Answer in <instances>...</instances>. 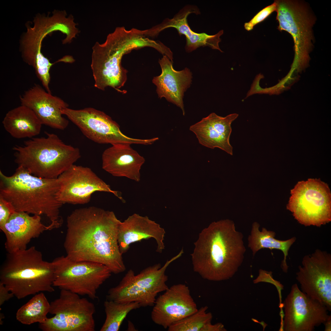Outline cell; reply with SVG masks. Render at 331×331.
<instances>
[{"label":"cell","instance_id":"1","mask_svg":"<svg viewBox=\"0 0 331 331\" xmlns=\"http://www.w3.org/2000/svg\"><path fill=\"white\" fill-rule=\"evenodd\" d=\"M120 222L113 211L98 207L75 210L67 218L66 256L103 264L115 274L123 272L126 267L118 241Z\"/></svg>","mask_w":331,"mask_h":331},{"label":"cell","instance_id":"2","mask_svg":"<svg viewBox=\"0 0 331 331\" xmlns=\"http://www.w3.org/2000/svg\"><path fill=\"white\" fill-rule=\"evenodd\" d=\"M242 234L234 222H214L199 233L191 254L193 271L203 279L219 281L232 277L241 266L246 249Z\"/></svg>","mask_w":331,"mask_h":331},{"label":"cell","instance_id":"3","mask_svg":"<svg viewBox=\"0 0 331 331\" xmlns=\"http://www.w3.org/2000/svg\"><path fill=\"white\" fill-rule=\"evenodd\" d=\"M58 187L57 178L37 177L21 166L10 176L0 171V197L16 212L46 216L50 222L49 230L59 228L63 223L60 214L63 204L56 196Z\"/></svg>","mask_w":331,"mask_h":331},{"label":"cell","instance_id":"4","mask_svg":"<svg viewBox=\"0 0 331 331\" xmlns=\"http://www.w3.org/2000/svg\"><path fill=\"white\" fill-rule=\"evenodd\" d=\"M150 43L143 30H127L124 27L116 28L103 43H96L92 48L91 65L94 86L102 90L110 86L125 93L120 89L127 80V72L121 65L122 57L133 49L149 47Z\"/></svg>","mask_w":331,"mask_h":331},{"label":"cell","instance_id":"5","mask_svg":"<svg viewBox=\"0 0 331 331\" xmlns=\"http://www.w3.org/2000/svg\"><path fill=\"white\" fill-rule=\"evenodd\" d=\"M54 268L34 246L8 253L0 269V282L18 299L54 291Z\"/></svg>","mask_w":331,"mask_h":331},{"label":"cell","instance_id":"6","mask_svg":"<svg viewBox=\"0 0 331 331\" xmlns=\"http://www.w3.org/2000/svg\"><path fill=\"white\" fill-rule=\"evenodd\" d=\"M34 137L13 147L18 166L40 177L56 179L81 157L79 149L65 144L55 134Z\"/></svg>","mask_w":331,"mask_h":331},{"label":"cell","instance_id":"7","mask_svg":"<svg viewBox=\"0 0 331 331\" xmlns=\"http://www.w3.org/2000/svg\"><path fill=\"white\" fill-rule=\"evenodd\" d=\"M183 253L181 250L162 267L160 264H156L137 275L132 270H129L117 286L108 290L107 299L122 303L136 302L141 307L153 306L158 294L169 288L165 273L167 267Z\"/></svg>","mask_w":331,"mask_h":331},{"label":"cell","instance_id":"8","mask_svg":"<svg viewBox=\"0 0 331 331\" xmlns=\"http://www.w3.org/2000/svg\"><path fill=\"white\" fill-rule=\"evenodd\" d=\"M290 193L287 209L299 223L320 227L331 221V193L327 183L309 178L298 182Z\"/></svg>","mask_w":331,"mask_h":331},{"label":"cell","instance_id":"9","mask_svg":"<svg viewBox=\"0 0 331 331\" xmlns=\"http://www.w3.org/2000/svg\"><path fill=\"white\" fill-rule=\"evenodd\" d=\"M53 286L93 300L98 298L97 291L112 273L106 266L88 261H75L66 256L55 258Z\"/></svg>","mask_w":331,"mask_h":331},{"label":"cell","instance_id":"10","mask_svg":"<svg viewBox=\"0 0 331 331\" xmlns=\"http://www.w3.org/2000/svg\"><path fill=\"white\" fill-rule=\"evenodd\" d=\"M278 29L292 36L294 43V68L305 66L313 46V27L316 18L308 5L297 0H276Z\"/></svg>","mask_w":331,"mask_h":331},{"label":"cell","instance_id":"11","mask_svg":"<svg viewBox=\"0 0 331 331\" xmlns=\"http://www.w3.org/2000/svg\"><path fill=\"white\" fill-rule=\"evenodd\" d=\"M50 304L49 313L54 315L39 323L42 331H95V306L87 299L61 290L59 297Z\"/></svg>","mask_w":331,"mask_h":331},{"label":"cell","instance_id":"12","mask_svg":"<svg viewBox=\"0 0 331 331\" xmlns=\"http://www.w3.org/2000/svg\"><path fill=\"white\" fill-rule=\"evenodd\" d=\"M65 115L87 138L101 144L127 143L151 145L154 138L140 139L127 136L121 131L119 124L104 112L91 107L80 109L66 108L62 110Z\"/></svg>","mask_w":331,"mask_h":331},{"label":"cell","instance_id":"13","mask_svg":"<svg viewBox=\"0 0 331 331\" xmlns=\"http://www.w3.org/2000/svg\"><path fill=\"white\" fill-rule=\"evenodd\" d=\"M56 196L62 204H83L88 203L97 192L111 193L123 200L118 191L100 178L90 168L74 164L57 178Z\"/></svg>","mask_w":331,"mask_h":331},{"label":"cell","instance_id":"14","mask_svg":"<svg viewBox=\"0 0 331 331\" xmlns=\"http://www.w3.org/2000/svg\"><path fill=\"white\" fill-rule=\"evenodd\" d=\"M283 306L284 331H313L331 317L325 305L303 292L296 283L292 286Z\"/></svg>","mask_w":331,"mask_h":331},{"label":"cell","instance_id":"15","mask_svg":"<svg viewBox=\"0 0 331 331\" xmlns=\"http://www.w3.org/2000/svg\"><path fill=\"white\" fill-rule=\"evenodd\" d=\"M296 279L301 290L331 310V255L316 249L302 258Z\"/></svg>","mask_w":331,"mask_h":331},{"label":"cell","instance_id":"16","mask_svg":"<svg viewBox=\"0 0 331 331\" xmlns=\"http://www.w3.org/2000/svg\"><path fill=\"white\" fill-rule=\"evenodd\" d=\"M198 309L189 287L185 284L178 283L169 287L157 298L151 317L155 324L168 329Z\"/></svg>","mask_w":331,"mask_h":331},{"label":"cell","instance_id":"17","mask_svg":"<svg viewBox=\"0 0 331 331\" xmlns=\"http://www.w3.org/2000/svg\"><path fill=\"white\" fill-rule=\"evenodd\" d=\"M19 98L21 105L32 110L43 125L59 130L67 127L69 121L63 117L62 110L68 107V105L39 85L35 84Z\"/></svg>","mask_w":331,"mask_h":331},{"label":"cell","instance_id":"18","mask_svg":"<svg viewBox=\"0 0 331 331\" xmlns=\"http://www.w3.org/2000/svg\"><path fill=\"white\" fill-rule=\"evenodd\" d=\"M192 13L196 14L200 13L197 7L191 5L185 6L173 18H166L161 23L145 30V35L148 37H154L166 29L174 28L177 30L180 35H183L185 36V49L187 52H191L200 47L208 46L223 52L219 47V43L221 41L220 37L223 34V30H221L214 35L194 32L190 27L187 21L188 16Z\"/></svg>","mask_w":331,"mask_h":331},{"label":"cell","instance_id":"19","mask_svg":"<svg viewBox=\"0 0 331 331\" xmlns=\"http://www.w3.org/2000/svg\"><path fill=\"white\" fill-rule=\"evenodd\" d=\"M0 230L5 235V249L10 253L27 249L32 239L38 237L48 228L42 223L40 216L15 212Z\"/></svg>","mask_w":331,"mask_h":331},{"label":"cell","instance_id":"20","mask_svg":"<svg viewBox=\"0 0 331 331\" xmlns=\"http://www.w3.org/2000/svg\"><path fill=\"white\" fill-rule=\"evenodd\" d=\"M238 116L234 113L223 117L212 112L191 126L189 130L202 145L212 149L218 148L233 155V148L230 143L231 124Z\"/></svg>","mask_w":331,"mask_h":331},{"label":"cell","instance_id":"21","mask_svg":"<svg viewBox=\"0 0 331 331\" xmlns=\"http://www.w3.org/2000/svg\"><path fill=\"white\" fill-rule=\"evenodd\" d=\"M159 63L162 73L152 79L156 86L158 96L160 98L165 97L180 108L185 115L183 98L185 92L191 84L192 73L187 68L180 71L174 70L173 62L166 55L159 59Z\"/></svg>","mask_w":331,"mask_h":331},{"label":"cell","instance_id":"22","mask_svg":"<svg viewBox=\"0 0 331 331\" xmlns=\"http://www.w3.org/2000/svg\"><path fill=\"white\" fill-rule=\"evenodd\" d=\"M165 234L159 224L148 216L134 213L120 223L118 241L120 251L123 254L127 251L131 244L152 238L157 244V251L161 253L165 247L163 241Z\"/></svg>","mask_w":331,"mask_h":331},{"label":"cell","instance_id":"23","mask_svg":"<svg viewBox=\"0 0 331 331\" xmlns=\"http://www.w3.org/2000/svg\"><path fill=\"white\" fill-rule=\"evenodd\" d=\"M130 145L116 144L105 149L102 155V168L114 176L139 182L140 170L145 159Z\"/></svg>","mask_w":331,"mask_h":331},{"label":"cell","instance_id":"24","mask_svg":"<svg viewBox=\"0 0 331 331\" xmlns=\"http://www.w3.org/2000/svg\"><path fill=\"white\" fill-rule=\"evenodd\" d=\"M2 123L6 131L17 139L35 137L43 125L32 110L21 105L8 112Z\"/></svg>","mask_w":331,"mask_h":331},{"label":"cell","instance_id":"25","mask_svg":"<svg viewBox=\"0 0 331 331\" xmlns=\"http://www.w3.org/2000/svg\"><path fill=\"white\" fill-rule=\"evenodd\" d=\"M260 227L259 223L254 222L252 225L250 233L248 238V246L251 250L253 256L258 251L263 249L280 250L282 252L284 256L281 264V268L284 272H287L288 266L286 262L287 257L291 247L296 241V237H293L285 240H278L275 238L276 233L274 231L268 230L264 227H263L260 231Z\"/></svg>","mask_w":331,"mask_h":331},{"label":"cell","instance_id":"26","mask_svg":"<svg viewBox=\"0 0 331 331\" xmlns=\"http://www.w3.org/2000/svg\"><path fill=\"white\" fill-rule=\"evenodd\" d=\"M50 304L44 294L38 293L26 303L21 306L17 312L16 318L21 323L30 325L38 322H44L48 318Z\"/></svg>","mask_w":331,"mask_h":331},{"label":"cell","instance_id":"27","mask_svg":"<svg viewBox=\"0 0 331 331\" xmlns=\"http://www.w3.org/2000/svg\"><path fill=\"white\" fill-rule=\"evenodd\" d=\"M105 321L100 331H118L131 311L141 307L136 302L122 303L106 299L104 303Z\"/></svg>","mask_w":331,"mask_h":331},{"label":"cell","instance_id":"28","mask_svg":"<svg viewBox=\"0 0 331 331\" xmlns=\"http://www.w3.org/2000/svg\"><path fill=\"white\" fill-rule=\"evenodd\" d=\"M208 307L202 306L194 313L173 323L168 331H201L207 323L211 322L212 315L207 312Z\"/></svg>","mask_w":331,"mask_h":331},{"label":"cell","instance_id":"29","mask_svg":"<svg viewBox=\"0 0 331 331\" xmlns=\"http://www.w3.org/2000/svg\"><path fill=\"white\" fill-rule=\"evenodd\" d=\"M276 3L275 1L271 5L258 12L249 22L245 23V29L248 31L252 30L255 25L264 20L273 12L276 11Z\"/></svg>","mask_w":331,"mask_h":331},{"label":"cell","instance_id":"30","mask_svg":"<svg viewBox=\"0 0 331 331\" xmlns=\"http://www.w3.org/2000/svg\"><path fill=\"white\" fill-rule=\"evenodd\" d=\"M15 211L11 205L0 197V229L5 225L12 214Z\"/></svg>","mask_w":331,"mask_h":331},{"label":"cell","instance_id":"31","mask_svg":"<svg viewBox=\"0 0 331 331\" xmlns=\"http://www.w3.org/2000/svg\"><path fill=\"white\" fill-rule=\"evenodd\" d=\"M13 294L10 292L2 283L0 282V306H2L5 302L9 300L13 296Z\"/></svg>","mask_w":331,"mask_h":331},{"label":"cell","instance_id":"32","mask_svg":"<svg viewBox=\"0 0 331 331\" xmlns=\"http://www.w3.org/2000/svg\"><path fill=\"white\" fill-rule=\"evenodd\" d=\"M226 329L224 325L221 323L215 324H212L211 322L206 324L202 328L201 331H225Z\"/></svg>","mask_w":331,"mask_h":331},{"label":"cell","instance_id":"33","mask_svg":"<svg viewBox=\"0 0 331 331\" xmlns=\"http://www.w3.org/2000/svg\"><path fill=\"white\" fill-rule=\"evenodd\" d=\"M331 317L324 324L325 325V331H331Z\"/></svg>","mask_w":331,"mask_h":331},{"label":"cell","instance_id":"34","mask_svg":"<svg viewBox=\"0 0 331 331\" xmlns=\"http://www.w3.org/2000/svg\"><path fill=\"white\" fill-rule=\"evenodd\" d=\"M5 318L4 315L2 312L0 313V324L2 325L3 323V319Z\"/></svg>","mask_w":331,"mask_h":331}]
</instances>
